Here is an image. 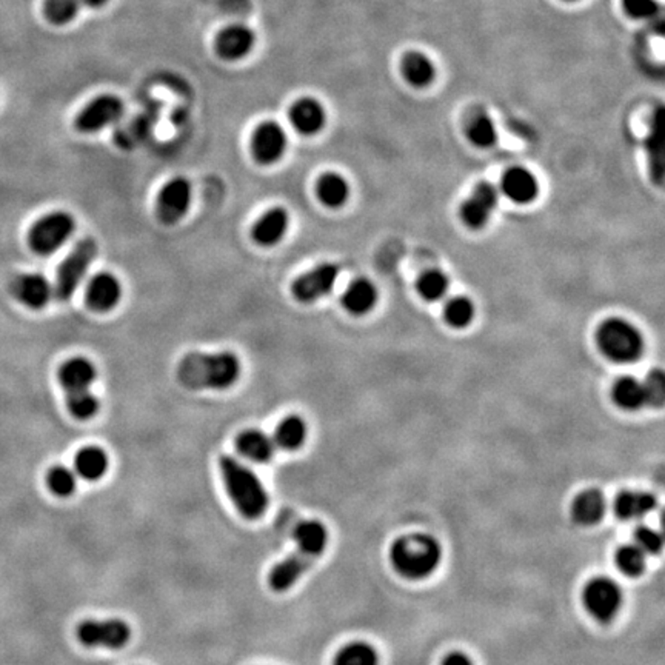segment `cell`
<instances>
[{
	"label": "cell",
	"instance_id": "cell-1",
	"mask_svg": "<svg viewBox=\"0 0 665 665\" xmlns=\"http://www.w3.org/2000/svg\"><path fill=\"white\" fill-rule=\"evenodd\" d=\"M293 536L298 550L274 565L268 575V584L276 593L290 590L322 556L328 544L327 527L316 519L299 522L294 527Z\"/></svg>",
	"mask_w": 665,
	"mask_h": 665
},
{
	"label": "cell",
	"instance_id": "cell-2",
	"mask_svg": "<svg viewBox=\"0 0 665 665\" xmlns=\"http://www.w3.org/2000/svg\"><path fill=\"white\" fill-rule=\"evenodd\" d=\"M235 353H186L177 365V381L188 390H227L240 378Z\"/></svg>",
	"mask_w": 665,
	"mask_h": 665
},
{
	"label": "cell",
	"instance_id": "cell-3",
	"mask_svg": "<svg viewBox=\"0 0 665 665\" xmlns=\"http://www.w3.org/2000/svg\"><path fill=\"white\" fill-rule=\"evenodd\" d=\"M225 490L236 510L248 521H257L265 515L270 498L257 474L239 459L224 454L219 459Z\"/></svg>",
	"mask_w": 665,
	"mask_h": 665
},
{
	"label": "cell",
	"instance_id": "cell-4",
	"mask_svg": "<svg viewBox=\"0 0 665 665\" xmlns=\"http://www.w3.org/2000/svg\"><path fill=\"white\" fill-rule=\"evenodd\" d=\"M442 548L426 533H411L394 541L390 550L393 569L407 580H424L441 562Z\"/></svg>",
	"mask_w": 665,
	"mask_h": 665
},
{
	"label": "cell",
	"instance_id": "cell-5",
	"mask_svg": "<svg viewBox=\"0 0 665 665\" xmlns=\"http://www.w3.org/2000/svg\"><path fill=\"white\" fill-rule=\"evenodd\" d=\"M602 355L613 363L632 364L644 353V336L632 322L621 318L604 320L597 331Z\"/></svg>",
	"mask_w": 665,
	"mask_h": 665
},
{
	"label": "cell",
	"instance_id": "cell-6",
	"mask_svg": "<svg viewBox=\"0 0 665 665\" xmlns=\"http://www.w3.org/2000/svg\"><path fill=\"white\" fill-rule=\"evenodd\" d=\"M96 255V240L91 238L79 240L75 245V248L65 257L58 270L56 285H54V296L58 298V301L67 302L71 299L76 290L79 288L80 283L84 281L86 272L90 270Z\"/></svg>",
	"mask_w": 665,
	"mask_h": 665
},
{
	"label": "cell",
	"instance_id": "cell-7",
	"mask_svg": "<svg viewBox=\"0 0 665 665\" xmlns=\"http://www.w3.org/2000/svg\"><path fill=\"white\" fill-rule=\"evenodd\" d=\"M76 231V220L65 211H54L39 219L28 235V244L40 256L53 255Z\"/></svg>",
	"mask_w": 665,
	"mask_h": 665
},
{
	"label": "cell",
	"instance_id": "cell-8",
	"mask_svg": "<svg viewBox=\"0 0 665 665\" xmlns=\"http://www.w3.org/2000/svg\"><path fill=\"white\" fill-rule=\"evenodd\" d=\"M131 638V628L122 619H86L77 627L80 644L88 649H123Z\"/></svg>",
	"mask_w": 665,
	"mask_h": 665
},
{
	"label": "cell",
	"instance_id": "cell-9",
	"mask_svg": "<svg viewBox=\"0 0 665 665\" xmlns=\"http://www.w3.org/2000/svg\"><path fill=\"white\" fill-rule=\"evenodd\" d=\"M582 601L591 616L610 623L623 606V591L610 578H595L587 584Z\"/></svg>",
	"mask_w": 665,
	"mask_h": 665
},
{
	"label": "cell",
	"instance_id": "cell-10",
	"mask_svg": "<svg viewBox=\"0 0 665 665\" xmlns=\"http://www.w3.org/2000/svg\"><path fill=\"white\" fill-rule=\"evenodd\" d=\"M192 197V184L185 177H175L166 182L157 196V219L164 225H176L188 213Z\"/></svg>",
	"mask_w": 665,
	"mask_h": 665
},
{
	"label": "cell",
	"instance_id": "cell-11",
	"mask_svg": "<svg viewBox=\"0 0 665 665\" xmlns=\"http://www.w3.org/2000/svg\"><path fill=\"white\" fill-rule=\"evenodd\" d=\"M339 277V266L325 262L303 273L292 285L294 299L302 303H311L325 298L335 288Z\"/></svg>",
	"mask_w": 665,
	"mask_h": 665
},
{
	"label": "cell",
	"instance_id": "cell-12",
	"mask_svg": "<svg viewBox=\"0 0 665 665\" xmlns=\"http://www.w3.org/2000/svg\"><path fill=\"white\" fill-rule=\"evenodd\" d=\"M123 102L118 96L102 94L84 107L77 114L75 125L80 133H96L122 118Z\"/></svg>",
	"mask_w": 665,
	"mask_h": 665
},
{
	"label": "cell",
	"instance_id": "cell-13",
	"mask_svg": "<svg viewBox=\"0 0 665 665\" xmlns=\"http://www.w3.org/2000/svg\"><path fill=\"white\" fill-rule=\"evenodd\" d=\"M499 203V190L489 182H481L474 186L472 196L467 197L461 205V218L463 224L472 229L487 227L491 214L495 213Z\"/></svg>",
	"mask_w": 665,
	"mask_h": 665
},
{
	"label": "cell",
	"instance_id": "cell-14",
	"mask_svg": "<svg viewBox=\"0 0 665 665\" xmlns=\"http://www.w3.org/2000/svg\"><path fill=\"white\" fill-rule=\"evenodd\" d=\"M287 144L285 130L277 122L266 121L256 128L251 138V151L257 164L272 166L285 155Z\"/></svg>",
	"mask_w": 665,
	"mask_h": 665
},
{
	"label": "cell",
	"instance_id": "cell-15",
	"mask_svg": "<svg viewBox=\"0 0 665 665\" xmlns=\"http://www.w3.org/2000/svg\"><path fill=\"white\" fill-rule=\"evenodd\" d=\"M11 293L28 309L42 310L53 298V287L42 274L25 273L14 277L11 283Z\"/></svg>",
	"mask_w": 665,
	"mask_h": 665
},
{
	"label": "cell",
	"instance_id": "cell-16",
	"mask_svg": "<svg viewBox=\"0 0 665 665\" xmlns=\"http://www.w3.org/2000/svg\"><path fill=\"white\" fill-rule=\"evenodd\" d=\"M122 299V285L112 273H99L86 285L85 302L96 313H108Z\"/></svg>",
	"mask_w": 665,
	"mask_h": 665
},
{
	"label": "cell",
	"instance_id": "cell-17",
	"mask_svg": "<svg viewBox=\"0 0 665 665\" xmlns=\"http://www.w3.org/2000/svg\"><path fill=\"white\" fill-rule=\"evenodd\" d=\"M500 192L507 199L519 205L532 203L539 194V182L532 171L524 166H513L504 173Z\"/></svg>",
	"mask_w": 665,
	"mask_h": 665
},
{
	"label": "cell",
	"instance_id": "cell-18",
	"mask_svg": "<svg viewBox=\"0 0 665 665\" xmlns=\"http://www.w3.org/2000/svg\"><path fill=\"white\" fill-rule=\"evenodd\" d=\"M59 383L67 394L85 393L97 378L94 364L86 357H71L60 365L58 373Z\"/></svg>",
	"mask_w": 665,
	"mask_h": 665
},
{
	"label": "cell",
	"instance_id": "cell-19",
	"mask_svg": "<svg viewBox=\"0 0 665 665\" xmlns=\"http://www.w3.org/2000/svg\"><path fill=\"white\" fill-rule=\"evenodd\" d=\"M290 227V216L283 207L270 208L266 213L257 219L251 229V236L256 244L261 247H274L287 235Z\"/></svg>",
	"mask_w": 665,
	"mask_h": 665
},
{
	"label": "cell",
	"instance_id": "cell-20",
	"mask_svg": "<svg viewBox=\"0 0 665 665\" xmlns=\"http://www.w3.org/2000/svg\"><path fill=\"white\" fill-rule=\"evenodd\" d=\"M290 121L299 133L314 136L324 130L327 112L319 101L313 97H302L290 108Z\"/></svg>",
	"mask_w": 665,
	"mask_h": 665
},
{
	"label": "cell",
	"instance_id": "cell-21",
	"mask_svg": "<svg viewBox=\"0 0 665 665\" xmlns=\"http://www.w3.org/2000/svg\"><path fill=\"white\" fill-rule=\"evenodd\" d=\"M255 32L244 25H233L219 32L216 39L218 54L225 60H239L255 47Z\"/></svg>",
	"mask_w": 665,
	"mask_h": 665
},
{
	"label": "cell",
	"instance_id": "cell-22",
	"mask_svg": "<svg viewBox=\"0 0 665 665\" xmlns=\"http://www.w3.org/2000/svg\"><path fill=\"white\" fill-rule=\"evenodd\" d=\"M236 448L240 456L255 463H266L274 456V441L266 433L256 428L245 430L236 437Z\"/></svg>",
	"mask_w": 665,
	"mask_h": 665
},
{
	"label": "cell",
	"instance_id": "cell-23",
	"mask_svg": "<svg viewBox=\"0 0 665 665\" xmlns=\"http://www.w3.org/2000/svg\"><path fill=\"white\" fill-rule=\"evenodd\" d=\"M378 298V288L374 287V283L365 277H359L346 287L342 296V305L348 313L364 316L374 309Z\"/></svg>",
	"mask_w": 665,
	"mask_h": 665
},
{
	"label": "cell",
	"instance_id": "cell-24",
	"mask_svg": "<svg viewBox=\"0 0 665 665\" xmlns=\"http://www.w3.org/2000/svg\"><path fill=\"white\" fill-rule=\"evenodd\" d=\"M400 73L415 88H427L436 79V67L433 60L421 51H410L400 60Z\"/></svg>",
	"mask_w": 665,
	"mask_h": 665
},
{
	"label": "cell",
	"instance_id": "cell-25",
	"mask_svg": "<svg viewBox=\"0 0 665 665\" xmlns=\"http://www.w3.org/2000/svg\"><path fill=\"white\" fill-rule=\"evenodd\" d=\"M607 502L601 491L589 489L576 496L571 506V517L580 526H595L606 515Z\"/></svg>",
	"mask_w": 665,
	"mask_h": 665
},
{
	"label": "cell",
	"instance_id": "cell-26",
	"mask_svg": "<svg viewBox=\"0 0 665 665\" xmlns=\"http://www.w3.org/2000/svg\"><path fill=\"white\" fill-rule=\"evenodd\" d=\"M655 508V496L645 491H623L615 500V511L624 521L641 519Z\"/></svg>",
	"mask_w": 665,
	"mask_h": 665
},
{
	"label": "cell",
	"instance_id": "cell-27",
	"mask_svg": "<svg viewBox=\"0 0 665 665\" xmlns=\"http://www.w3.org/2000/svg\"><path fill=\"white\" fill-rule=\"evenodd\" d=\"M108 467H110V459L107 453L103 452L101 447L82 448L76 454L75 470L82 480L96 482L102 480L107 474Z\"/></svg>",
	"mask_w": 665,
	"mask_h": 665
},
{
	"label": "cell",
	"instance_id": "cell-28",
	"mask_svg": "<svg viewBox=\"0 0 665 665\" xmlns=\"http://www.w3.org/2000/svg\"><path fill=\"white\" fill-rule=\"evenodd\" d=\"M307 435H309V428L302 418L298 415H290L277 424L273 441H274V445L281 450L296 452L302 447Z\"/></svg>",
	"mask_w": 665,
	"mask_h": 665
},
{
	"label": "cell",
	"instance_id": "cell-29",
	"mask_svg": "<svg viewBox=\"0 0 665 665\" xmlns=\"http://www.w3.org/2000/svg\"><path fill=\"white\" fill-rule=\"evenodd\" d=\"M316 193L325 207L341 208L348 202L350 184L346 177L337 173H325L324 176H320L318 181Z\"/></svg>",
	"mask_w": 665,
	"mask_h": 665
},
{
	"label": "cell",
	"instance_id": "cell-30",
	"mask_svg": "<svg viewBox=\"0 0 665 665\" xmlns=\"http://www.w3.org/2000/svg\"><path fill=\"white\" fill-rule=\"evenodd\" d=\"M612 398L623 410H639L645 405L644 385L634 376H623L613 383Z\"/></svg>",
	"mask_w": 665,
	"mask_h": 665
},
{
	"label": "cell",
	"instance_id": "cell-31",
	"mask_svg": "<svg viewBox=\"0 0 665 665\" xmlns=\"http://www.w3.org/2000/svg\"><path fill=\"white\" fill-rule=\"evenodd\" d=\"M467 138L472 144L480 148H490L498 140V130H496L493 119L485 112H478L467 123Z\"/></svg>",
	"mask_w": 665,
	"mask_h": 665
},
{
	"label": "cell",
	"instance_id": "cell-32",
	"mask_svg": "<svg viewBox=\"0 0 665 665\" xmlns=\"http://www.w3.org/2000/svg\"><path fill=\"white\" fill-rule=\"evenodd\" d=\"M378 652L367 643H352L342 647L333 665H378Z\"/></svg>",
	"mask_w": 665,
	"mask_h": 665
},
{
	"label": "cell",
	"instance_id": "cell-33",
	"mask_svg": "<svg viewBox=\"0 0 665 665\" xmlns=\"http://www.w3.org/2000/svg\"><path fill=\"white\" fill-rule=\"evenodd\" d=\"M450 288L447 274L441 270H428L418 279V293L428 302H437L445 298Z\"/></svg>",
	"mask_w": 665,
	"mask_h": 665
},
{
	"label": "cell",
	"instance_id": "cell-34",
	"mask_svg": "<svg viewBox=\"0 0 665 665\" xmlns=\"http://www.w3.org/2000/svg\"><path fill=\"white\" fill-rule=\"evenodd\" d=\"M476 309L472 299L458 296L448 301L445 309H444V318L453 328H465L469 327L474 319Z\"/></svg>",
	"mask_w": 665,
	"mask_h": 665
},
{
	"label": "cell",
	"instance_id": "cell-35",
	"mask_svg": "<svg viewBox=\"0 0 665 665\" xmlns=\"http://www.w3.org/2000/svg\"><path fill=\"white\" fill-rule=\"evenodd\" d=\"M82 6L80 0H45L43 14L53 25L62 27L75 21Z\"/></svg>",
	"mask_w": 665,
	"mask_h": 665
},
{
	"label": "cell",
	"instance_id": "cell-36",
	"mask_svg": "<svg viewBox=\"0 0 665 665\" xmlns=\"http://www.w3.org/2000/svg\"><path fill=\"white\" fill-rule=\"evenodd\" d=\"M616 564L624 575L638 578L645 571L647 559L644 552L636 545H624L617 550Z\"/></svg>",
	"mask_w": 665,
	"mask_h": 665
},
{
	"label": "cell",
	"instance_id": "cell-37",
	"mask_svg": "<svg viewBox=\"0 0 665 665\" xmlns=\"http://www.w3.org/2000/svg\"><path fill=\"white\" fill-rule=\"evenodd\" d=\"M67 407L71 416L79 421H88L101 410V402L93 391L85 393L67 394Z\"/></svg>",
	"mask_w": 665,
	"mask_h": 665
},
{
	"label": "cell",
	"instance_id": "cell-38",
	"mask_svg": "<svg viewBox=\"0 0 665 665\" xmlns=\"http://www.w3.org/2000/svg\"><path fill=\"white\" fill-rule=\"evenodd\" d=\"M47 485L51 490V493L59 498H68L73 495L77 487V476L73 470L64 465H58L49 470L47 474Z\"/></svg>",
	"mask_w": 665,
	"mask_h": 665
},
{
	"label": "cell",
	"instance_id": "cell-39",
	"mask_svg": "<svg viewBox=\"0 0 665 665\" xmlns=\"http://www.w3.org/2000/svg\"><path fill=\"white\" fill-rule=\"evenodd\" d=\"M645 405L661 409L665 402V376L661 370L650 373L644 382Z\"/></svg>",
	"mask_w": 665,
	"mask_h": 665
},
{
	"label": "cell",
	"instance_id": "cell-40",
	"mask_svg": "<svg viewBox=\"0 0 665 665\" xmlns=\"http://www.w3.org/2000/svg\"><path fill=\"white\" fill-rule=\"evenodd\" d=\"M634 545L641 548L645 554H658L662 548V536L653 528L643 526L634 532Z\"/></svg>",
	"mask_w": 665,
	"mask_h": 665
},
{
	"label": "cell",
	"instance_id": "cell-41",
	"mask_svg": "<svg viewBox=\"0 0 665 665\" xmlns=\"http://www.w3.org/2000/svg\"><path fill=\"white\" fill-rule=\"evenodd\" d=\"M627 16L644 21L652 19L660 13V4L656 0H621Z\"/></svg>",
	"mask_w": 665,
	"mask_h": 665
},
{
	"label": "cell",
	"instance_id": "cell-42",
	"mask_svg": "<svg viewBox=\"0 0 665 665\" xmlns=\"http://www.w3.org/2000/svg\"><path fill=\"white\" fill-rule=\"evenodd\" d=\"M442 665H473V662L469 656L463 655L461 652H453L445 656V660L442 661Z\"/></svg>",
	"mask_w": 665,
	"mask_h": 665
},
{
	"label": "cell",
	"instance_id": "cell-43",
	"mask_svg": "<svg viewBox=\"0 0 665 665\" xmlns=\"http://www.w3.org/2000/svg\"><path fill=\"white\" fill-rule=\"evenodd\" d=\"M82 5L88 6V8H101L105 5L108 0H80Z\"/></svg>",
	"mask_w": 665,
	"mask_h": 665
},
{
	"label": "cell",
	"instance_id": "cell-44",
	"mask_svg": "<svg viewBox=\"0 0 665 665\" xmlns=\"http://www.w3.org/2000/svg\"><path fill=\"white\" fill-rule=\"evenodd\" d=\"M565 2H576V0H565Z\"/></svg>",
	"mask_w": 665,
	"mask_h": 665
}]
</instances>
